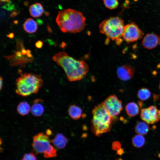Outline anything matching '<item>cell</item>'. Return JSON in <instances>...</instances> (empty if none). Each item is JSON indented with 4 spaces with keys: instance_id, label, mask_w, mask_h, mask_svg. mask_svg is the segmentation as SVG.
Listing matches in <instances>:
<instances>
[{
    "instance_id": "cell-1",
    "label": "cell",
    "mask_w": 160,
    "mask_h": 160,
    "mask_svg": "<svg viewBox=\"0 0 160 160\" xmlns=\"http://www.w3.org/2000/svg\"><path fill=\"white\" fill-rule=\"evenodd\" d=\"M52 59L64 69L70 81L81 80L86 76L89 70L87 63L83 60H76L65 52L57 53Z\"/></svg>"
},
{
    "instance_id": "cell-2",
    "label": "cell",
    "mask_w": 160,
    "mask_h": 160,
    "mask_svg": "<svg viewBox=\"0 0 160 160\" xmlns=\"http://www.w3.org/2000/svg\"><path fill=\"white\" fill-rule=\"evenodd\" d=\"M84 16L80 12L68 9L60 11L56 21L63 33H77L82 31L86 25Z\"/></svg>"
},
{
    "instance_id": "cell-3",
    "label": "cell",
    "mask_w": 160,
    "mask_h": 160,
    "mask_svg": "<svg viewBox=\"0 0 160 160\" xmlns=\"http://www.w3.org/2000/svg\"><path fill=\"white\" fill-rule=\"evenodd\" d=\"M92 113L91 130L95 135L99 137L111 130L113 118L107 111L103 103L95 107Z\"/></svg>"
},
{
    "instance_id": "cell-4",
    "label": "cell",
    "mask_w": 160,
    "mask_h": 160,
    "mask_svg": "<svg viewBox=\"0 0 160 160\" xmlns=\"http://www.w3.org/2000/svg\"><path fill=\"white\" fill-rule=\"evenodd\" d=\"M41 77L37 74L25 73L16 80V93L25 97L37 93L43 85Z\"/></svg>"
},
{
    "instance_id": "cell-5",
    "label": "cell",
    "mask_w": 160,
    "mask_h": 160,
    "mask_svg": "<svg viewBox=\"0 0 160 160\" xmlns=\"http://www.w3.org/2000/svg\"><path fill=\"white\" fill-rule=\"evenodd\" d=\"M124 26L122 19L112 17L103 21L100 24L99 30L100 33L106 36L107 40L115 41L116 44L119 45L123 40L122 36Z\"/></svg>"
},
{
    "instance_id": "cell-6",
    "label": "cell",
    "mask_w": 160,
    "mask_h": 160,
    "mask_svg": "<svg viewBox=\"0 0 160 160\" xmlns=\"http://www.w3.org/2000/svg\"><path fill=\"white\" fill-rule=\"evenodd\" d=\"M144 35L143 31L134 22H131L124 26L122 39L126 42L129 43L142 38Z\"/></svg>"
},
{
    "instance_id": "cell-7",
    "label": "cell",
    "mask_w": 160,
    "mask_h": 160,
    "mask_svg": "<svg viewBox=\"0 0 160 160\" xmlns=\"http://www.w3.org/2000/svg\"><path fill=\"white\" fill-rule=\"evenodd\" d=\"M103 103L107 111L113 118L118 115L123 109L121 101L114 95L109 96Z\"/></svg>"
},
{
    "instance_id": "cell-8",
    "label": "cell",
    "mask_w": 160,
    "mask_h": 160,
    "mask_svg": "<svg viewBox=\"0 0 160 160\" xmlns=\"http://www.w3.org/2000/svg\"><path fill=\"white\" fill-rule=\"evenodd\" d=\"M32 145L37 153H44L51 145L49 136L43 133H39L33 137Z\"/></svg>"
},
{
    "instance_id": "cell-9",
    "label": "cell",
    "mask_w": 160,
    "mask_h": 160,
    "mask_svg": "<svg viewBox=\"0 0 160 160\" xmlns=\"http://www.w3.org/2000/svg\"><path fill=\"white\" fill-rule=\"evenodd\" d=\"M140 117L147 124H153L160 121V110L155 105L142 109L140 111Z\"/></svg>"
},
{
    "instance_id": "cell-10",
    "label": "cell",
    "mask_w": 160,
    "mask_h": 160,
    "mask_svg": "<svg viewBox=\"0 0 160 160\" xmlns=\"http://www.w3.org/2000/svg\"><path fill=\"white\" fill-rule=\"evenodd\" d=\"M135 73L134 68L129 65H124L119 67L116 70L118 78L124 81L129 80L134 76Z\"/></svg>"
},
{
    "instance_id": "cell-11",
    "label": "cell",
    "mask_w": 160,
    "mask_h": 160,
    "mask_svg": "<svg viewBox=\"0 0 160 160\" xmlns=\"http://www.w3.org/2000/svg\"><path fill=\"white\" fill-rule=\"evenodd\" d=\"M159 38L157 35L153 33L146 34L143 38L142 41L143 46L148 49H153L159 44Z\"/></svg>"
},
{
    "instance_id": "cell-12",
    "label": "cell",
    "mask_w": 160,
    "mask_h": 160,
    "mask_svg": "<svg viewBox=\"0 0 160 160\" xmlns=\"http://www.w3.org/2000/svg\"><path fill=\"white\" fill-rule=\"evenodd\" d=\"M68 142V139L62 134H57L54 138L51 140L54 145L59 149H62L66 146Z\"/></svg>"
},
{
    "instance_id": "cell-13",
    "label": "cell",
    "mask_w": 160,
    "mask_h": 160,
    "mask_svg": "<svg viewBox=\"0 0 160 160\" xmlns=\"http://www.w3.org/2000/svg\"><path fill=\"white\" fill-rule=\"evenodd\" d=\"M42 101L40 99H36L33 102V104L31 106V111L32 114L37 117L41 116L43 113L44 108L43 105L40 103Z\"/></svg>"
},
{
    "instance_id": "cell-14",
    "label": "cell",
    "mask_w": 160,
    "mask_h": 160,
    "mask_svg": "<svg viewBox=\"0 0 160 160\" xmlns=\"http://www.w3.org/2000/svg\"><path fill=\"white\" fill-rule=\"evenodd\" d=\"M29 12L31 16L36 18L40 17L42 15L44 9L40 3H37L32 4L30 7Z\"/></svg>"
},
{
    "instance_id": "cell-15",
    "label": "cell",
    "mask_w": 160,
    "mask_h": 160,
    "mask_svg": "<svg viewBox=\"0 0 160 160\" xmlns=\"http://www.w3.org/2000/svg\"><path fill=\"white\" fill-rule=\"evenodd\" d=\"M23 26L25 31L29 33L35 32L38 28L36 23L31 18L27 19L23 23Z\"/></svg>"
},
{
    "instance_id": "cell-16",
    "label": "cell",
    "mask_w": 160,
    "mask_h": 160,
    "mask_svg": "<svg viewBox=\"0 0 160 160\" xmlns=\"http://www.w3.org/2000/svg\"><path fill=\"white\" fill-rule=\"evenodd\" d=\"M68 111L70 116L74 120H78L82 116V110L75 105H71L69 107Z\"/></svg>"
},
{
    "instance_id": "cell-17",
    "label": "cell",
    "mask_w": 160,
    "mask_h": 160,
    "mask_svg": "<svg viewBox=\"0 0 160 160\" xmlns=\"http://www.w3.org/2000/svg\"><path fill=\"white\" fill-rule=\"evenodd\" d=\"M125 110L127 115L132 117L137 115L139 113V110L138 105L134 102L128 103L125 106Z\"/></svg>"
},
{
    "instance_id": "cell-18",
    "label": "cell",
    "mask_w": 160,
    "mask_h": 160,
    "mask_svg": "<svg viewBox=\"0 0 160 160\" xmlns=\"http://www.w3.org/2000/svg\"><path fill=\"white\" fill-rule=\"evenodd\" d=\"M149 129L148 125L145 122L140 121L136 124L135 131L138 134L144 135L148 132Z\"/></svg>"
},
{
    "instance_id": "cell-19",
    "label": "cell",
    "mask_w": 160,
    "mask_h": 160,
    "mask_svg": "<svg viewBox=\"0 0 160 160\" xmlns=\"http://www.w3.org/2000/svg\"><path fill=\"white\" fill-rule=\"evenodd\" d=\"M31 108L29 104L26 102H22L19 103L17 107L18 113L22 115L28 114L31 110Z\"/></svg>"
},
{
    "instance_id": "cell-20",
    "label": "cell",
    "mask_w": 160,
    "mask_h": 160,
    "mask_svg": "<svg viewBox=\"0 0 160 160\" xmlns=\"http://www.w3.org/2000/svg\"><path fill=\"white\" fill-rule=\"evenodd\" d=\"M145 138L143 135L138 134L133 138L132 143L135 147L139 148L142 147L145 144Z\"/></svg>"
},
{
    "instance_id": "cell-21",
    "label": "cell",
    "mask_w": 160,
    "mask_h": 160,
    "mask_svg": "<svg viewBox=\"0 0 160 160\" xmlns=\"http://www.w3.org/2000/svg\"><path fill=\"white\" fill-rule=\"evenodd\" d=\"M151 95V92L148 89L143 88L138 90L137 95L140 100H145L148 99L150 97Z\"/></svg>"
},
{
    "instance_id": "cell-22",
    "label": "cell",
    "mask_w": 160,
    "mask_h": 160,
    "mask_svg": "<svg viewBox=\"0 0 160 160\" xmlns=\"http://www.w3.org/2000/svg\"><path fill=\"white\" fill-rule=\"evenodd\" d=\"M44 157L48 158L55 157L57 156V150L52 145L44 153Z\"/></svg>"
},
{
    "instance_id": "cell-23",
    "label": "cell",
    "mask_w": 160,
    "mask_h": 160,
    "mask_svg": "<svg viewBox=\"0 0 160 160\" xmlns=\"http://www.w3.org/2000/svg\"><path fill=\"white\" fill-rule=\"evenodd\" d=\"M105 6L111 9L116 8L119 5L118 0H103Z\"/></svg>"
},
{
    "instance_id": "cell-24",
    "label": "cell",
    "mask_w": 160,
    "mask_h": 160,
    "mask_svg": "<svg viewBox=\"0 0 160 160\" xmlns=\"http://www.w3.org/2000/svg\"><path fill=\"white\" fill-rule=\"evenodd\" d=\"M21 160H36V158L33 153L25 154Z\"/></svg>"
},
{
    "instance_id": "cell-25",
    "label": "cell",
    "mask_w": 160,
    "mask_h": 160,
    "mask_svg": "<svg viewBox=\"0 0 160 160\" xmlns=\"http://www.w3.org/2000/svg\"><path fill=\"white\" fill-rule=\"evenodd\" d=\"M121 145L120 143L118 141L113 142L112 144V149L114 151H117L121 148Z\"/></svg>"
},
{
    "instance_id": "cell-26",
    "label": "cell",
    "mask_w": 160,
    "mask_h": 160,
    "mask_svg": "<svg viewBox=\"0 0 160 160\" xmlns=\"http://www.w3.org/2000/svg\"><path fill=\"white\" fill-rule=\"evenodd\" d=\"M43 45V42L40 40L37 41L35 44L36 47L39 49L42 48Z\"/></svg>"
},
{
    "instance_id": "cell-27",
    "label": "cell",
    "mask_w": 160,
    "mask_h": 160,
    "mask_svg": "<svg viewBox=\"0 0 160 160\" xmlns=\"http://www.w3.org/2000/svg\"><path fill=\"white\" fill-rule=\"evenodd\" d=\"M19 11H17L16 10H14L12 11L11 14L10 16L12 17H13L19 14Z\"/></svg>"
},
{
    "instance_id": "cell-28",
    "label": "cell",
    "mask_w": 160,
    "mask_h": 160,
    "mask_svg": "<svg viewBox=\"0 0 160 160\" xmlns=\"http://www.w3.org/2000/svg\"><path fill=\"white\" fill-rule=\"evenodd\" d=\"M117 151V153L119 155H121L124 153V150L121 148L119 149Z\"/></svg>"
},
{
    "instance_id": "cell-29",
    "label": "cell",
    "mask_w": 160,
    "mask_h": 160,
    "mask_svg": "<svg viewBox=\"0 0 160 160\" xmlns=\"http://www.w3.org/2000/svg\"><path fill=\"white\" fill-rule=\"evenodd\" d=\"M46 134L49 136L52 134V132L50 129H48L46 131Z\"/></svg>"
},
{
    "instance_id": "cell-30",
    "label": "cell",
    "mask_w": 160,
    "mask_h": 160,
    "mask_svg": "<svg viewBox=\"0 0 160 160\" xmlns=\"http://www.w3.org/2000/svg\"><path fill=\"white\" fill-rule=\"evenodd\" d=\"M0 90H1L2 87V84H3V78L1 76H0Z\"/></svg>"
},
{
    "instance_id": "cell-31",
    "label": "cell",
    "mask_w": 160,
    "mask_h": 160,
    "mask_svg": "<svg viewBox=\"0 0 160 160\" xmlns=\"http://www.w3.org/2000/svg\"><path fill=\"white\" fill-rule=\"evenodd\" d=\"M7 36L10 38H12L14 37V34L12 33H10L8 35H7Z\"/></svg>"
},
{
    "instance_id": "cell-32",
    "label": "cell",
    "mask_w": 160,
    "mask_h": 160,
    "mask_svg": "<svg viewBox=\"0 0 160 160\" xmlns=\"http://www.w3.org/2000/svg\"><path fill=\"white\" fill-rule=\"evenodd\" d=\"M10 0H0L2 2L9 1Z\"/></svg>"
},
{
    "instance_id": "cell-33",
    "label": "cell",
    "mask_w": 160,
    "mask_h": 160,
    "mask_svg": "<svg viewBox=\"0 0 160 160\" xmlns=\"http://www.w3.org/2000/svg\"><path fill=\"white\" fill-rule=\"evenodd\" d=\"M116 160H122V159L121 158H117L116 159Z\"/></svg>"
},
{
    "instance_id": "cell-34",
    "label": "cell",
    "mask_w": 160,
    "mask_h": 160,
    "mask_svg": "<svg viewBox=\"0 0 160 160\" xmlns=\"http://www.w3.org/2000/svg\"><path fill=\"white\" fill-rule=\"evenodd\" d=\"M159 44L160 46V37H159Z\"/></svg>"
},
{
    "instance_id": "cell-35",
    "label": "cell",
    "mask_w": 160,
    "mask_h": 160,
    "mask_svg": "<svg viewBox=\"0 0 160 160\" xmlns=\"http://www.w3.org/2000/svg\"><path fill=\"white\" fill-rule=\"evenodd\" d=\"M159 88L160 89V84L159 85Z\"/></svg>"
},
{
    "instance_id": "cell-36",
    "label": "cell",
    "mask_w": 160,
    "mask_h": 160,
    "mask_svg": "<svg viewBox=\"0 0 160 160\" xmlns=\"http://www.w3.org/2000/svg\"></svg>"
}]
</instances>
